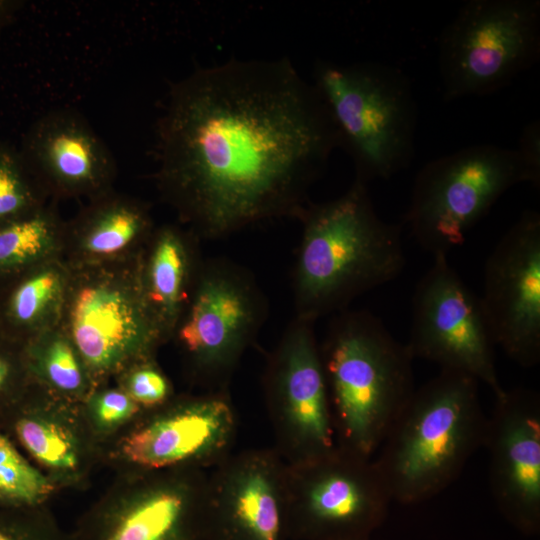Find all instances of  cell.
<instances>
[{
  "label": "cell",
  "instance_id": "obj_12",
  "mask_svg": "<svg viewBox=\"0 0 540 540\" xmlns=\"http://www.w3.org/2000/svg\"><path fill=\"white\" fill-rule=\"evenodd\" d=\"M314 325L294 317L263 372L274 449L286 464L318 458L337 446Z\"/></svg>",
  "mask_w": 540,
  "mask_h": 540
},
{
  "label": "cell",
  "instance_id": "obj_3",
  "mask_svg": "<svg viewBox=\"0 0 540 540\" xmlns=\"http://www.w3.org/2000/svg\"><path fill=\"white\" fill-rule=\"evenodd\" d=\"M336 445L374 458L414 390L413 356L367 310L333 315L319 343Z\"/></svg>",
  "mask_w": 540,
  "mask_h": 540
},
{
  "label": "cell",
  "instance_id": "obj_10",
  "mask_svg": "<svg viewBox=\"0 0 540 540\" xmlns=\"http://www.w3.org/2000/svg\"><path fill=\"white\" fill-rule=\"evenodd\" d=\"M392 502L374 463L336 446L318 458L286 464L290 540H365Z\"/></svg>",
  "mask_w": 540,
  "mask_h": 540
},
{
  "label": "cell",
  "instance_id": "obj_18",
  "mask_svg": "<svg viewBox=\"0 0 540 540\" xmlns=\"http://www.w3.org/2000/svg\"><path fill=\"white\" fill-rule=\"evenodd\" d=\"M40 391L24 392L0 414V427L60 491L85 488L95 467L104 463L103 449L81 403L43 386Z\"/></svg>",
  "mask_w": 540,
  "mask_h": 540
},
{
  "label": "cell",
  "instance_id": "obj_6",
  "mask_svg": "<svg viewBox=\"0 0 540 540\" xmlns=\"http://www.w3.org/2000/svg\"><path fill=\"white\" fill-rule=\"evenodd\" d=\"M523 182L530 177L515 149L462 148L421 167L404 223L433 257L448 255L508 189Z\"/></svg>",
  "mask_w": 540,
  "mask_h": 540
},
{
  "label": "cell",
  "instance_id": "obj_29",
  "mask_svg": "<svg viewBox=\"0 0 540 540\" xmlns=\"http://www.w3.org/2000/svg\"><path fill=\"white\" fill-rule=\"evenodd\" d=\"M59 289V276L48 270L22 283L11 301V311L19 322L35 320L49 305Z\"/></svg>",
  "mask_w": 540,
  "mask_h": 540
},
{
  "label": "cell",
  "instance_id": "obj_11",
  "mask_svg": "<svg viewBox=\"0 0 540 540\" xmlns=\"http://www.w3.org/2000/svg\"><path fill=\"white\" fill-rule=\"evenodd\" d=\"M238 420L226 390L175 398L144 410L104 450L117 472L211 470L233 451Z\"/></svg>",
  "mask_w": 540,
  "mask_h": 540
},
{
  "label": "cell",
  "instance_id": "obj_21",
  "mask_svg": "<svg viewBox=\"0 0 540 540\" xmlns=\"http://www.w3.org/2000/svg\"><path fill=\"white\" fill-rule=\"evenodd\" d=\"M28 368L41 386L74 402H83L95 385L71 340L56 337L35 347Z\"/></svg>",
  "mask_w": 540,
  "mask_h": 540
},
{
  "label": "cell",
  "instance_id": "obj_17",
  "mask_svg": "<svg viewBox=\"0 0 540 540\" xmlns=\"http://www.w3.org/2000/svg\"><path fill=\"white\" fill-rule=\"evenodd\" d=\"M487 417L489 483L504 517L526 535L540 529V395L505 389Z\"/></svg>",
  "mask_w": 540,
  "mask_h": 540
},
{
  "label": "cell",
  "instance_id": "obj_33",
  "mask_svg": "<svg viewBox=\"0 0 540 540\" xmlns=\"http://www.w3.org/2000/svg\"><path fill=\"white\" fill-rule=\"evenodd\" d=\"M365 540H371V539H365Z\"/></svg>",
  "mask_w": 540,
  "mask_h": 540
},
{
  "label": "cell",
  "instance_id": "obj_25",
  "mask_svg": "<svg viewBox=\"0 0 540 540\" xmlns=\"http://www.w3.org/2000/svg\"><path fill=\"white\" fill-rule=\"evenodd\" d=\"M34 180L19 148L0 141V222L13 221L38 209Z\"/></svg>",
  "mask_w": 540,
  "mask_h": 540
},
{
  "label": "cell",
  "instance_id": "obj_16",
  "mask_svg": "<svg viewBox=\"0 0 540 540\" xmlns=\"http://www.w3.org/2000/svg\"><path fill=\"white\" fill-rule=\"evenodd\" d=\"M206 540H290L286 463L274 448L232 452L209 470Z\"/></svg>",
  "mask_w": 540,
  "mask_h": 540
},
{
  "label": "cell",
  "instance_id": "obj_1",
  "mask_svg": "<svg viewBox=\"0 0 540 540\" xmlns=\"http://www.w3.org/2000/svg\"><path fill=\"white\" fill-rule=\"evenodd\" d=\"M156 135L164 197L210 240L298 220L339 147L319 93L286 57L196 69L171 86Z\"/></svg>",
  "mask_w": 540,
  "mask_h": 540
},
{
  "label": "cell",
  "instance_id": "obj_30",
  "mask_svg": "<svg viewBox=\"0 0 540 540\" xmlns=\"http://www.w3.org/2000/svg\"><path fill=\"white\" fill-rule=\"evenodd\" d=\"M523 162L530 184L540 186V122L534 120L526 124L520 134L518 147L515 149Z\"/></svg>",
  "mask_w": 540,
  "mask_h": 540
},
{
  "label": "cell",
  "instance_id": "obj_28",
  "mask_svg": "<svg viewBox=\"0 0 540 540\" xmlns=\"http://www.w3.org/2000/svg\"><path fill=\"white\" fill-rule=\"evenodd\" d=\"M122 374L120 387L143 410L159 407L173 397L170 381L152 359L137 363Z\"/></svg>",
  "mask_w": 540,
  "mask_h": 540
},
{
  "label": "cell",
  "instance_id": "obj_15",
  "mask_svg": "<svg viewBox=\"0 0 540 540\" xmlns=\"http://www.w3.org/2000/svg\"><path fill=\"white\" fill-rule=\"evenodd\" d=\"M70 335L95 387L152 359L166 338L148 304L142 278L126 288L111 280L82 286L71 305Z\"/></svg>",
  "mask_w": 540,
  "mask_h": 540
},
{
  "label": "cell",
  "instance_id": "obj_8",
  "mask_svg": "<svg viewBox=\"0 0 540 540\" xmlns=\"http://www.w3.org/2000/svg\"><path fill=\"white\" fill-rule=\"evenodd\" d=\"M267 316V299L248 269L222 257L202 262L175 330L193 375L208 391L227 389Z\"/></svg>",
  "mask_w": 540,
  "mask_h": 540
},
{
  "label": "cell",
  "instance_id": "obj_5",
  "mask_svg": "<svg viewBox=\"0 0 540 540\" xmlns=\"http://www.w3.org/2000/svg\"><path fill=\"white\" fill-rule=\"evenodd\" d=\"M313 79L356 179L387 180L410 166L418 108L402 70L378 62L318 61Z\"/></svg>",
  "mask_w": 540,
  "mask_h": 540
},
{
  "label": "cell",
  "instance_id": "obj_22",
  "mask_svg": "<svg viewBox=\"0 0 540 540\" xmlns=\"http://www.w3.org/2000/svg\"><path fill=\"white\" fill-rule=\"evenodd\" d=\"M59 491L0 427V505L45 506Z\"/></svg>",
  "mask_w": 540,
  "mask_h": 540
},
{
  "label": "cell",
  "instance_id": "obj_32",
  "mask_svg": "<svg viewBox=\"0 0 540 540\" xmlns=\"http://www.w3.org/2000/svg\"><path fill=\"white\" fill-rule=\"evenodd\" d=\"M21 6L18 1L0 0V31L11 22Z\"/></svg>",
  "mask_w": 540,
  "mask_h": 540
},
{
  "label": "cell",
  "instance_id": "obj_19",
  "mask_svg": "<svg viewBox=\"0 0 540 540\" xmlns=\"http://www.w3.org/2000/svg\"><path fill=\"white\" fill-rule=\"evenodd\" d=\"M19 151L36 181L65 193L101 194L115 172L110 149L73 109H55L39 117Z\"/></svg>",
  "mask_w": 540,
  "mask_h": 540
},
{
  "label": "cell",
  "instance_id": "obj_20",
  "mask_svg": "<svg viewBox=\"0 0 540 540\" xmlns=\"http://www.w3.org/2000/svg\"><path fill=\"white\" fill-rule=\"evenodd\" d=\"M192 244L173 227L162 228L153 241L143 288L166 337L184 312L202 265L195 260Z\"/></svg>",
  "mask_w": 540,
  "mask_h": 540
},
{
  "label": "cell",
  "instance_id": "obj_26",
  "mask_svg": "<svg viewBox=\"0 0 540 540\" xmlns=\"http://www.w3.org/2000/svg\"><path fill=\"white\" fill-rule=\"evenodd\" d=\"M55 222L37 209L0 226V266H11L32 260L52 241Z\"/></svg>",
  "mask_w": 540,
  "mask_h": 540
},
{
  "label": "cell",
  "instance_id": "obj_2",
  "mask_svg": "<svg viewBox=\"0 0 540 540\" xmlns=\"http://www.w3.org/2000/svg\"><path fill=\"white\" fill-rule=\"evenodd\" d=\"M292 273L295 316L316 322L395 279L406 259L402 225L377 214L368 184L354 178L339 197L310 202Z\"/></svg>",
  "mask_w": 540,
  "mask_h": 540
},
{
  "label": "cell",
  "instance_id": "obj_14",
  "mask_svg": "<svg viewBox=\"0 0 540 540\" xmlns=\"http://www.w3.org/2000/svg\"><path fill=\"white\" fill-rule=\"evenodd\" d=\"M481 306L495 345L524 368L540 361V215L526 210L489 254Z\"/></svg>",
  "mask_w": 540,
  "mask_h": 540
},
{
  "label": "cell",
  "instance_id": "obj_23",
  "mask_svg": "<svg viewBox=\"0 0 540 540\" xmlns=\"http://www.w3.org/2000/svg\"><path fill=\"white\" fill-rule=\"evenodd\" d=\"M85 220L86 248L99 255L121 250L149 226L148 215L141 206L118 199L99 202Z\"/></svg>",
  "mask_w": 540,
  "mask_h": 540
},
{
  "label": "cell",
  "instance_id": "obj_24",
  "mask_svg": "<svg viewBox=\"0 0 540 540\" xmlns=\"http://www.w3.org/2000/svg\"><path fill=\"white\" fill-rule=\"evenodd\" d=\"M81 406L87 425L103 452L144 411L121 387H95Z\"/></svg>",
  "mask_w": 540,
  "mask_h": 540
},
{
  "label": "cell",
  "instance_id": "obj_27",
  "mask_svg": "<svg viewBox=\"0 0 540 540\" xmlns=\"http://www.w3.org/2000/svg\"><path fill=\"white\" fill-rule=\"evenodd\" d=\"M0 540H71L47 505L14 507L0 505Z\"/></svg>",
  "mask_w": 540,
  "mask_h": 540
},
{
  "label": "cell",
  "instance_id": "obj_31",
  "mask_svg": "<svg viewBox=\"0 0 540 540\" xmlns=\"http://www.w3.org/2000/svg\"><path fill=\"white\" fill-rule=\"evenodd\" d=\"M15 365L7 356L0 354V414L15 403L24 393L14 390Z\"/></svg>",
  "mask_w": 540,
  "mask_h": 540
},
{
  "label": "cell",
  "instance_id": "obj_13",
  "mask_svg": "<svg viewBox=\"0 0 540 540\" xmlns=\"http://www.w3.org/2000/svg\"><path fill=\"white\" fill-rule=\"evenodd\" d=\"M406 345L413 358L468 374L489 387L494 397L505 390L480 299L450 265L448 255L434 256L415 287Z\"/></svg>",
  "mask_w": 540,
  "mask_h": 540
},
{
  "label": "cell",
  "instance_id": "obj_7",
  "mask_svg": "<svg viewBox=\"0 0 540 540\" xmlns=\"http://www.w3.org/2000/svg\"><path fill=\"white\" fill-rule=\"evenodd\" d=\"M539 57V0H469L439 36L443 98L494 93Z\"/></svg>",
  "mask_w": 540,
  "mask_h": 540
},
{
  "label": "cell",
  "instance_id": "obj_9",
  "mask_svg": "<svg viewBox=\"0 0 540 540\" xmlns=\"http://www.w3.org/2000/svg\"><path fill=\"white\" fill-rule=\"evenodd\" d=\"M209 470L118 472L71 540H206Z\"/></svg>",
  "mask_w": 540,
  "mask_h": 540
},
{
  "label": "cell",
  "instance_id": "obj_4",
  "mask_svg": "<svg viewBox=\"0 0 540 540\" xmlns=\"http://www.w3.org/2000/svg\"><path fill=\"white\" fill-rule=\"evenodd\" d=\"M472 376L441 370L415 389L373 458L392 501L431 499L483 447L487 416Z\"/></svg>",
  "mask_w": 540,
  "mask_h": 540
}]
</instances>
